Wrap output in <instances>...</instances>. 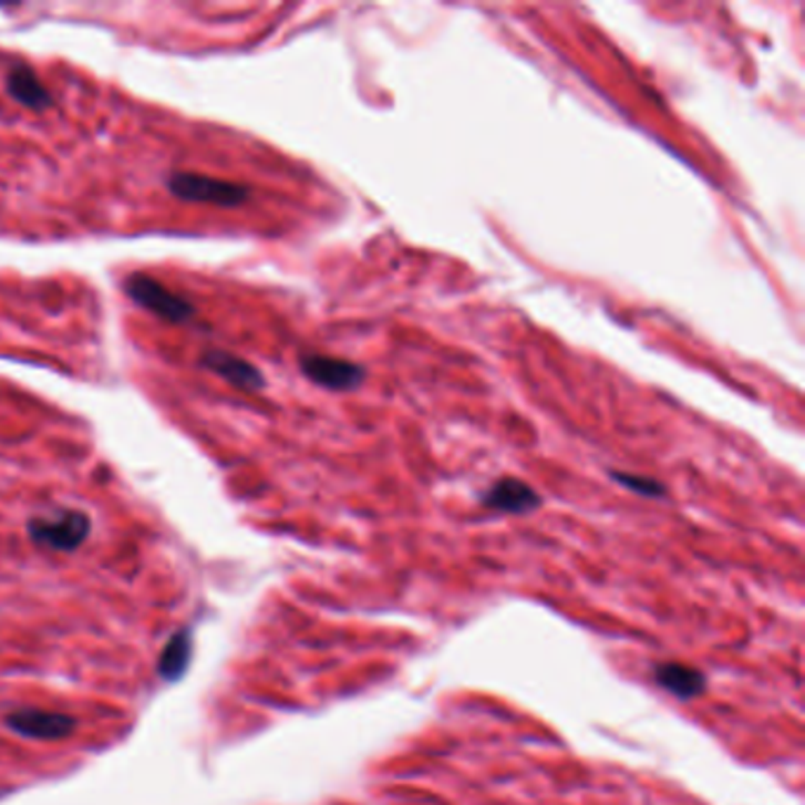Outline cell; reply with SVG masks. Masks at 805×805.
Masks as SVG:
<instances>
[{"mask_svg": "<svg viewBox=\"0 0 805 805\" xmlns=\"http://www.w3.org/2000/svg\"><path fill=\"white\" fill-rule=\"evenodd\" d=\"M166 187L173 196L183 202L194 204H213L223 208H237L248 202L250 189L239 183L218 180V177H206L196 173L175 171L166 177Z\"/></svg>", "mask_w": 805, "mask_h": 805, "instance_id": "6da1fadb", "label": "cell"}, {"mask_svg": "<svg viewBox=\"0 0 805 805\" xmlns=\"http://www.w3.org/2000/svg\"><path fill=\"white\" fill-rule=\"evenodd\" d=\"M27 531L35 546L71 553L85 544L93 531V523L91 515L83 510H60L55 517H31Z\"/></svg>", "mask_w": 805, "mask_h": 805, "instance_id": "7a4b0ae2", "label": "cell"}, {"mask_svg": "<svg viewBox=\"0 0 805 805\" xmlns=\"http://www.w3.org/2000/svg\"><path fill=\"white\" fill-rule=\"evenodd\" d=\"M123 293L128 296L133 302H137L140 308L149 310L152 314L173 321V324H185L189 321L196 310L192 302L183 296H177L173 291H168L164 283L147 277V275H128L123 279Z\"/></svg>", "mask_w": 805, "mask_h": 805, "instance_id": "3957f363", "label": "cell"}, {"mask_svg": "<svg viewBox=\"0 0 805 805\" xmlns=\"http://www.w3.org/2000/svg\"><path fill=\"white\" fill-rule=\"evenodd\" d=\"M6 727L24 740L58 742L76 732V719L69 713L43 711V709H17L6 715Z\"/></svg>", "mask_w": 805, "mask_h": 805, "instance_id": "277c9868", "label": "cell"}, {"mask_svg": "<svg viewBox=\"0 0 805 805\" xmlns=\"http://www.w3.org/2000/svg\"><path fill=\"white\" fill-rule=\"evenodd\" d=\"M300 371L306 373L312 383L336 392L360 388L367 379V369L362 364L338 360V357H327V354H302Z\"/></svg>", "mask_w": 805, "mask_h": 805, "instance_id": "5b68a950", "label": "cell"}, {"mask_svg": "<svg viewBox=\"0 0 805 805\" xmlns=\"http://www.w3.org/2000/svg\"><path fill=\"white\" fill-rule=\"evenodd\" d=\"M482 506L508 515H527L541 506V496L523 479L500 477L482 494Z\"/></svg>", "mask_w": 805, "mask_h": 805, "instance_id": "8992f818", "label": "cell"}, {"mask_svg": "<svg viewBox=\"0 0 805 805\" xmlns=\"http://www.w3.org/2000/svg\"><path fill=\"white\" fill-rule=\"evenodd\" d=\"M654 681L661 690H667L681 702L696 700L709 688L706 675L700 669L681 664V661H661L654 667Z\"/></svg>", "mask_w": 805, "mask_h": 805, "instance_id": "52a82bcc", "label": "cell"}, {"mask_svg": "<svg viewBox=\"0 0 805 805\" xmlns=\"http://www.w3.org/2000/svg\"><path fill=\"white\" fill-rule=\"evenodd\" d=\"M202 367L218 373L220 379H225L227 383L237 385L241 390H262L265 388V375L260 373L258 367H254L250 362L241 360V357L225 352V350H206L202 354Z\"/></svg>", "mask_w": 805, "mask_h": 805, "instance_id": "ba28073f", "label": "cell"}, {"mask_svg": "<svg viewBox=\"0 0 805 805\" xmlns=\"http://www.w3.org/2000/svg\"><path fill=\"white\" fill-rule=\"evenodd\" d=\"M6 91L14 102H20L22 106L33 112H45L52 106V95L45 83L24 62L10 66V71L6 74Z\"/></svg>", "mask_w": 805, "mask_h": 805, "instance_id": "9c48e42d", "label": "cell"}, {"mask_svg": "<svg viewBox=\"0 0 805 805\" xmlns=\"http://www.w3.org/2000/svg\"><path fill=\"white\" fill-rule=\"evenodd\" d=\"M189 661H192V633L183 629L166 642L164 650H161L156 661V673L164 678V681H180L187 673Z\"/></svg>", "mask_w": 805, "mask_h": 805, "instance_id": "30bf717a", "label": "cell"}, {"mask_svg": "<svg viewBox=\"0 0 805 805\" xmlns=\"http://www.w3.org/2000/svg\"><path fill=\"white\" fill-rule=\"evenodd\" d=\"M612 479L619 482L621 487L631 489L646 498H661L667 496V487L661 482L652 479V477H642V475H633V473H621V471H612Z\"/></svg>", "mask_w": 805, "mask_h": 805, "instance_id": "8fae6325", "label": "cell"}]
</instances>
